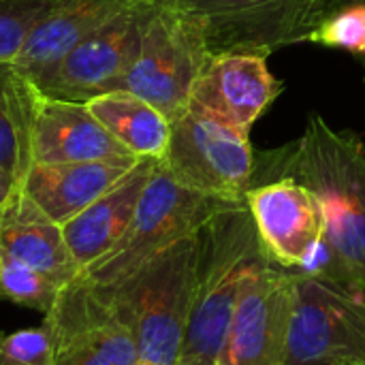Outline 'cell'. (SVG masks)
<instances>
[{"label": "cell", "mask_w": 365, "mask_h": 365, "mask_svg": "<svg viewBox=\"0 0 365 365\" xmlns=\"http://www.w3.org/2000/svg\"><path fill=\"white\" fill-rule=\"evenodd\" d=\"M47 0H0V60H17Z\"/></svg>", "instance_id": "24"}, {"label": "cell", "mask_w": 365, "mask_h": 365, "mask_svg": "<svg viewBox=\"0 0 365 365\" xmlns=\"http://www.w3.org/2000/svg\"><path fill=\"white\" fill-rule=\"evenodd\" d=\"M282 92L267 58L257 53H218L205 62L188 107L210 113L244 133Z\"/></svg>", "instance_id": "13"}, {"label": "cell", "mask_w": 365, "mask_h": 365, "mask_svg": "<svg viewBox=\"0 0 365 365\" xmlns=\"http://www.w3.org/2000/svg\"><path fill=\"white\" fill-rule=\"evenodd\" d=\"M145 2L150 0H47L15 62L36 83L81 41Z\"/></svg>", "instance_id": "15"}, {"label": "cell", "mask_w": 365, "mask_h": 365, "mask_svg": "<svg viewBox=\"0 0 365 365\" xmlns=\"http://www.w3.org/2000/svg\"><path fill=\"white\" fill-rule=\"evenodd\" d=\"M353 4H365V0H312L310 13H308V19H306V36L317 24H321L323 19H327L336 11L353 6ZM306 36H304V43H306Z\"/></svg>", "instance_id": "25"}, {"label": "cell", "mask_w": 365, "mask_h": 365, "mask_svg": "<svg viewBox=\"0 0 365 365\" xmlns=\"http://www.w3.org/2000/svg\"><path fill=\"white\" fill-rule=\"evenodd\" d=\"M43 92L15 60H0V169L21 186L32 167V130Z\"/></svg>", "instance_id": "19"}, {"label": "cell", "mask_w": 365, "mask_h": 365, "mask_svg": "<svg viewBox=\"0 0 365 365\" xmlns=\"http://www.w3.org/2000/svg\"><path fill=\"white\" fill-rule=\"evenodd\" d=\"M306 43L344 49L365 62V4L336 11L308 32Z\"/></svg>", "instance_id": "22"}, {"label": "cell", "mask_w": 365, "mask_h": 365, "mask_svg": "<svg viewBox=\"0 0 365 365\" xmlns=\"http://www.w3.org/2000/svg\"><path fill=\"white\" fill-rule=\"evenodd\" d=\"M160 163L186 188L246 201L257 160L248 133L188 107L171 120V139Z\"/></svg>", "instance_id": "7"}, {"label": "cell", "mask_w": 365, "mask_h": 365, "mask_svg": "<svg viewBox=\"0 0 365 365\" xmlns=\"http://www.w3.org/2000/svg\"><path fill=\"white\" fill-rule=\"evenodd\" d=\"M137 365H154V364H145V361H139V364Z\"/></svg>", "instance_id": "28"}, {"label": "cell", "mask_w": 365, "mask_h": 365, "mask_svg": "<svg viewBox=\"0 0 365 365\" xmlns=\"http://www.w3.org/2000/svg\"><path fill=\"white\" fill-rule=\"evenodd\" d=\"M291 276L269 257L246 276L216 365H282L291 317Z\"/></svg>", "instance_id": "10"}, {"label": "cell", "mask_w": 365, "mask_h": 365, "mask_svg": "<svg viewBox=\"0 0 365 365\" xmlns=\"http://www.w3.org/2000/svg\"><path fill=\"white\" fill-rule=\"evenodd\" d=\"M19 182L15 178H11L4 169H0V212L9 205V201L15 197V192L19 190Z\"/></svg>", "instance_id": "26"}, {"label": "cell", "mask_w": 365, "mask_h": 365, "mask_svg": "<svg viewBox=\"0 0 365 365\" xmlns=\"http://www.w3.org/2000/svg\"><path fill=\"white\" fill-rule=\"evenodd\" d=\"M141 158L90 163H32L21 190L58 225H66L109 188H113Z\"/></svg>", "instance_id": "16"}, {"label": "cell", "mask_w": 365, "mask_h": 365, "mask_svg": "<svg viewBox=\"0 0 365 365\" xmlns=\"http://www.w3.org/2000/svg\"><path fill=\"white\" fill-rule=\"evenodd\" d=\"M0 365H56L49 323L43 319L38 327L0 334Z\"/></svg>", "instance_id": "23"}, {"label": "cell", "mask_w": 365, "mask_h": 365, "mask_svg": "<svg viewBox=\"0 0 365 365\" xmlns=\"http://www.w3.org/2000/svg\"><path fill=\"white\" fill-rule=\"evenodd\" d=\"M246 205L267 257L284 269H302L325 235L317 195L291 175L250 184Z\"/></svg>", "instance_id": "12"}, {"label": "cell", "mask_w": 365, "mask_h": 365, "mask_svg": "<svg viewBox=\"0 0 365 365\" xmlns=\"http://www.w3.org/2000/svg\"><path fill=\"white\" fill-rule=\"evenodd\" d=\"M0 252L41 272L60 289L81 274L62 225L53 222L21 188L0 212Z\"/></svg>", "instance_id": "17"}, {"label": "cell", "mask_w": 365, "mask_h": 365, "mask_svg": "<svg viewBox=\"0 0 365 365\" xmlns=\"http://www.w3.org/2000/svg\"><path fill=\"white\" fill-rule=\"evenodd\" d=\"M156 0L139 4L73 47L38 81L51 98L88 103L98 94L118 90L130 68L143 36L148 15Z\"/></svg>", "instance_id": "11"}, {"label": "cell", "mask_w": 365, "mask_h": 365, "mask_svg": "<svg viewBox=\"0 0 365 365\" xmlns=\"http://www.w3.org/2000/svg\"><path fill=\"white\" fill-rule=\"evenodd\" d=\"M276 175H291L319 199L325 235L302 267L365 293V143L312 115L293 145L267 154Z\"/></svg>", "instance_id": "1"}, {"label": "cell", "mask_w": 365, "mask_h": 365, "mask_svg": "<svg viewBox=\"0 0 365 365\" xmlns=\"http://www.w3.org/2000/svg\"><path fill=\"white\" fill-rule=\"evenodd\" d=\"M173 365H205V364H197V361H184V359H178Z\"/></svg>", "instance_id": "27"}, {"label": "cell", "mask_w": 365, "mask_h": 365, "mask_svg": "<svg viewBox=\"0 0 365 365\" xmlns=\"http://www.w3.org/2000/svg\"><path fill=\"white\" fill-rule=\"evenodd\" d=\"M282 365H365V293L293 269Z\"/></svg>", "instance_id": "5"}, {"label": "cell", "mask_w": 365, "mask_h": 365, "mask_svg": "<svg viewBox=\"0 0 365 365\" xmlns=\"http://www.w3.org/2000/svg\"><path fill=\"white\" fill-rule=\"evenodd\" d=\"M156 163V158H141L113 188L62 225L66 246L81 272L105 257L124 235Z\"/></svg>", "instance_id": "18"}, {"label": "cell", "mask_w": 365, "mask_h": 365, "mask_svg": "<svg viewBox=\"0 0 365 365\" xmlns=\"http://www.w3.org/2000/svg\"><path fill=\"white\" fill-rule=\"evenodd\" d=\"M58 293L60 287L47 276L0 252V302L47 314Z\"/></svg>", "instance_id": "21"}, {"label": "cell", "mask_w": 365, "mask_h": 365, "mask_svg": "<svg viewBox=\"0 0 365 365\" xmlns=\"http://www.w3.org/2000/svg\"><path fill=\"white\" fill-rule=\"evenodd\" d=\"M197 233L154 255L120 284L96 287L130 327L145 364L173 365L180 359L195 302Z\"/></svg>", "instance_id": "3"}, {"label": "cell", "mask_w": 365, "mask_h": 365, "mask_svg": "<svg viewBox=\"0 0 365 365\" xmlns=\"http://www.w3.org/2000/svg\"><path fill=\"white\" fill-rule=\"evenodd\" d=\"M207 60L210 49L201 28L184 13L156 0L139 51L118 90L137 94L171 122L188 109L192 88Z\"/></svg>", "instance_id": "6"}, {"label": "cell", "mask_w": 365, "mask_h": 365, "mask_svg": "<svg viewBox=\"0 0 365 365\" xmlns=\"http://www.w3.org/2000/svg\"><path fill=\"white\" fill-rule=\"evenodd\" d=\"M203 32L210 56H269L304 43L312 0H163Z\"/></svg>", "instance_id": "8"}, {"label": "cell", "mask_w": 365, "mask_h": 365, "mask_svg": "<svg viewBox=\"0 0 365 365\" xmlns=\"http://www.w3.org/2000/svg\"><path fill=\"white\" fill-rule=\"evenodd\" d=\"M88 107L133 156L156 160L165 156L171 122L148 101L126 90H111L88 101Z\"/></svg>", "instance_id": "20"}, {"label": "cell", "mask_w": 365, "mask_h": 365, "mask_svg": "<svg viewBox=\"0 0 365 365\" xmlns=\"http://www.w3.org/2000/svg\"><path fill=\"white\" fill-rule=\"evenodd\" d=\"M133 156L90 111L88 103L64 98H41L34 130L32 160L90 163V160H130Z\"/></svg>", "instance_id": "14"}, {"label": "cell", "mask_w": 365, "mask_h": 365, "mask_svg": "<svg viewBox=\"0 0 365 365\" xmlns=\"http://www.w3.org/2000/svg\"><path fill=\"white\" fill-rule=\"evenodd\" d=\"M45 321L53 331L56 365H137L141 361L130 327L81 274L60 289Z\"/></svg>", "instance_id": "9"}, {"label": "cell", "mask_w": 365, "mask_h": 365, "mask_svg": "<svg viewBox=\"0 0 365 365\" xmlns=\"http://www.w3.org/2000/svg\"><path fill=\"white\" fill-rule=\"evenodd\" d=\"M195 302L180 359L216 365L227 340L240 289L250 269L267 257L246 201L210 218L197 233Z\"/></svg>", "instance_id": "2"}, {"label": "cell", "mask_w": 365, "mask_h": 365, "mask_svg": "<svg viewBox=\"0 0 365 365\" xmlns=\"http://www.w3.org/2000/svg\"><path fill=\"white\" fill-rule=\"evenodd\" d=\"M242 203L225 201L180 184L158 160L137 203L135 216L118 244L86 267V276L98 289H111L137 272L154 255L195 235L218 212Z\"/></svg>", "instance_id": "4"}]
</instances>
